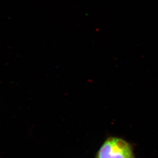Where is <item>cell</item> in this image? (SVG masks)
I'll use <instances>...</instances> for the list:
<instances>
[{"instance_id": "obj_1", "label": "cell", "mask_w": 158, "mask_h": 158, "mask_svg": "<svg viewBox=\"0 0 158 158\" xmlns=\"http://www.w3.org/2000/svg\"><path fill=\"white\" fill-rule=\"evenodd\" d=\"M95 158H135L132 146L118 137H108L96 154Z\"/></svg>"}]
</instances>
